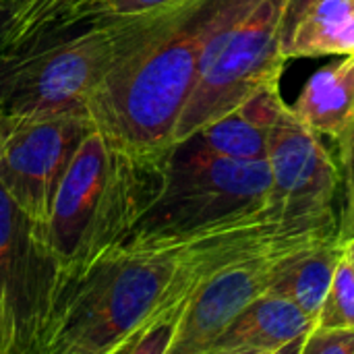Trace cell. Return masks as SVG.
Listing matches in <instances>:
<instances>
[{
    "label": "cell",
    "mask_w": 354,
    "mask_h": 354,
    "mask_svg": "<svg viewBox=\"0 0 354 354\" xmlns=\"http://www.w3.org/2000/svg\"><path fill=\"white\" fill-rule=\"evenodd\" d=\"M315 241L270 214L189 241L131 236L64 288L41 354H118L129 336L153 319L180 328L189 299L214 272Z\"/></svg>",
    "instance_id": "6da1fadb"
},
{
    "label": "cell",
    "mask_w": 354,
    "mask_h": 354,
    "mask_svg": "<svg viewBox=\"0 0 354 354\" xmlns=\"http://www.w3.org/2000/svg\"><path fill=\"white\" fill-rule=\"evenodd\" d=\"M259 0H180L145 12L133 46L87 100L95 129L120 147L162 156L197 83L212 37Z\"/></svg>",
    "instance_id": "7a4b0ae2"
},
{
    "label": "cell",
    "mask_w": 354,
    "mask_h": 354,
    "mask_svg": "<svg viewBox=\"0 0 354 354\" xmlns=\"http://www.w3.org/2000/svg\"><path fill=\"white\" fill-rule=\"evenodd\" d=\"M166 153L129 151L93 129L77 149L54 199L48 245L64 288L120 247L164 187Z\"/></svg>",
    "instance_id": "3957f363"
},
{
    "label": "cell",
    "mask_w": 354,
    "mask_h": 354,
    "mask_svg": "<svg viewBox=\"0 0 354 354\" xmlns=\"http://www.w3.org/2000/svg\"><path fill=\"white\" fill-rule=\"evenodd\" d=\"M270 195L268 160L226 158L191 135L170 145L162 193L131 236L189 241L268 216Z\"/></svg>",
    "instance_id": "277c9868"
},
{
    "label": "cell",
    "mask_w": 354,
    "mask_h": 354,
    "mask_svg": "<svg viewBox=\"0 0 354 354\" xmlns=\"http://www.w3.org/2000/svg\"><path fill=\"white\" fill-rule=\"evenodd\" d=\"M143 15L93 21L73 33L0 56V120L87 112L110 66L133 46Z\"/></svg>",
    "instance_id": "5b68a950"
},
{
    "label": "cell",
    "mask_w": 354,
    "mask_h": 354,
    "mask_svg": "<svg viewBox=\"0 0 354 354\" xmlns=\"http://www.w3.org/2000/svg\"><path fill=\"white\" fill-rule=\"evenodd\" d=\"M284 6L286 0H259L239 21L212 37L172 143L185 141L261 87L280 81L288 60L282 52Z\"/></svg>",
    "instance_id": "8992f818"
},
{
    "label": "cell",
    "mask_w": 354,
    "mask_h": 354,
    "mask_svg": "<svg viewBox=\"0 0 354 354\" xmlns=\"http://www.w3.org/2000/svg\"><path fill=\"white\" fill-rule=\"evenodd\" d=\"M62 292L48 241L0 185V354H41Z\"/></svg>",
    "instance_id": "52a82bcc"
},
{
    "label": "cell",
    "mask_w": 354,
    "mask_h": 354,
    "mask_svg": "<svg viewBox=\"0 0 354 354\" xmlns=\"http://www.w3.org/2000/svg\"><path fill=\"white\" fill-rule=\"evenodd\" d=\"M0 185L48 241V222L60 183L87 135L95 129L87 112L2 122Z\"/></svg>",
    "instance_id": "ba28073f"
},
{
    "label": "cell",
    "mask_w": 354,
    "mask_h": 354,
    "mask_svg": "<svg viewBox=\"0 0 354 354\" xmlns=\"http://www.w3.org/2000/svg\"><path fill=\"white\" fill-rule=\"evenodd\" d=\"M319 139L295 116L290 106L284 108L268 147L272 176L270 214L282 226L299 232L338 234L334 203L340 172Z\"/></svg>",
    "instance_id": "9c48e42d"
},
{
    "label": "cell",
    "mask_w": 354,
    "mask_h": 354,
    "mask_svg": "<svg viewBox=\"0 0 354 354\" xmlns=\"http://www.w3.org/2000/svg\"><path fill=\"white\" fill-rule=\"evenodd\" d=\"M286 253L253 255L207 276L189 299L170 354H209L230 324L270 290L274 263Z\"/></svg>",
    "instance_id": "30bf717a"
},
{
    "label": "cell",
    "mask_w": 354,
    "mask_h": 354,
    "mask_svg": "<svg viewBox=\"0 0 354 354\" xmlns=\"http://www.w3.org/2000/svg\"><path fill=\"white\" fill-rule=\"evenodd\" d=\"M315 324L292 301L266 292L230 324L209 354H303Z\"/></svg>",
    "instance_id": "8fae6325"
},
{
    "label": "cell",
    "mask_w": 354,
    "mask_h": 354,
    "mask_svg": "<svg viewBox=\"0 0 354 354\" xmlns=\"http://www.w3.org/2000/svg\"><path fill=\"white\" fill-rule=\"evenodd\" d=\"M284 108L280 81L270 83L193 135L220 156L247 162L268 160L270 135Z\"/></svg>",
    "instance_id": "7c38bea8"
},
{
    "label": "cell",
    "mask_w": 354,
    "mask_h": 354,
    "mask_svg": "<svg viewBox=\"0 0 354 354\" xmlns=\"http://www.w3.org/2000/svg\"><path fill=\"white\" fill-rule=\"evenodd\" d=\"M295 116L319 137L336 143L354 127V54L322 66L303 85Z\"/></svg>",
    "instance_id": "4fadbf2b"
},
{
    "label": "cell",
    "mask_w": 354,
    "mask_h": 354,
    "mask_svg": "<svg viewBox=\"0 0 354 354\" xmlns=\"http://www.w3.org/2000/svg\"><path fill=\"white\" fill-rule=\"evenodd\" d=\"M340 257L342 243L338 239L299 247L274 263L268 292L292 301L301 311L317 322Z\"/></svg>",
    "instance_id": "5bb4252c"
},
{
    "label": "cell",
    "mask_w": 354,
    "mask_h": 354,
    "mask_svg": "<svg viewBox=\"0 0 354 354\" xmlns=\"http://www.w3.org/2000/svg\"><path fill=\"white\" fill-rule=\"evenodd\" d=\"M91 19V0H17L0 23V56L62 37Z\"/></svg>",
    "instance_id": "9a60e30c"
},
{
    "label": "cell",
    "mask_w": 354,
    "mask_h": 354,
    "mask_svg": "<svg viewBox=\"0 0 354 354\" xmlns=\"http://www.w3.org/2000/svg\"><path fill=\"white\" fill-rule=\"evenodd\" d=\"M286 58L354 54V0H319L282 44Z\"/></svg>",
    "instance_id": "2e32d148"
},
{
    "label": "cell",
    "mask_w": 354,
    "mask_h": 354,
    "mask_svg": "<svg viewBox=\"0 0 354 354\" xmlns=\"http://www.w3.org/2000/svg\"><path fill=\"white\" fill-rule=\"evenodd\" d=\"M317 324L336 326V328H354V272L351 263L344 259V255L338 261Z\"/></svg>",
    "instance_id": "e0dca14e"
},
{
    "label": "cell",
    "mask_w": 354,
    "mask_h": 354,
    "mask_svg": "<svg viewBox=\"0 0 354 354\" xmlns=\"http://www.w3.org/2000/svg\"><path fill=\"white\" fill-rule=\"evenodd\" d=\"M340 151V185H342V212L338 218V241L354 236V127L344 139L338 141Z\"/></svg>",
    "instance_id": "ac0fdd59"
},
{
    "label": "cell",
    "mask_w": 354,
    "mask_h": 354,
    "mask_svg": "<svg viewBox=\"0 0 354 354\" xmlns=\"http://www.w3.org/2000/svg\"><path fill=\"white\" fill-rule=\"evenodd\" d=\"M303 354H354V328L315 324L305 340Z\"/></svg>",
    "instance_id": "d6986e66"
},
{
    "label": "cell",
    "mask_w": 354,
    "mask_h": 354,
    "mask_svg": "<svg viewBox=\"0 0 354 354\" xmlns=\"http://www.w3.org/2000/svg\"><path fill=\"white\" fill-rule=\"evenodd\" d=\"M180 0H91V19H116V17H133L151 12L158 8L172 6Z\"/></svg>",
    "instance_id": "ffe728a7"
},
{
    "label": "cell",
    "mask_w": 354,
    "mask_h": 354,
    "mask_svg": "<svg viewBox=\"0 0 354 354\" xmlns=\"http://www.w3.org/2000/svg\"><path fill=\"white\" fill-rule=\"evenodd\" d=\"M319 0H286L284 6V17H282V44L295 29V25L301 21V17Z\"/></svg>",
    "instance_id": "44dd1931"
},
{
    "label": "cell",
    "mask_w": 354,
    "mask_h": 354,
    "mask_svg": "<svg viewBox=\"0 0 354 354\" xmlns=\"http://www.w3.org/2000/svg\"><path fill=\"white\" fill-rule=\"evenodd\" d=\"M340 243H342V255L351 263V268H353L354 272V236L346 239V241H340Z\"/></svg>",
    "instance_id": "7402d4cb"
},
{
    "label": "cell",
    "mask_w": 354,
    "mask_h": 354,
    "mask_svg": "<svg viewBox=\"0 0 354 354\" xmlns=\"http://www.w3.org/2000/svg\"><path fill=\"white\" fill-rule=\"evenodd\" d=\"M15 2H17V0H0V12L4 15V12H6V10H8V8L15 4Z\"/></svg>",
    "instance_id": "603a6c76"
},
{
    "label": "cell",
    "mask_w": 354,
    "mask_h": 354,
    "mask_svg": "<svg viewBox=\"0 0 354 354\" xmlns=\"http://www.w3.org/2000/svg\"><path fill=\"white\" fill-rule=\"evenodd\" d=\"M2 137H4V127L0 124V145H2Z\"/></svg>",
    "instance_id": "cb8c5ba5"
}]
</instances>
